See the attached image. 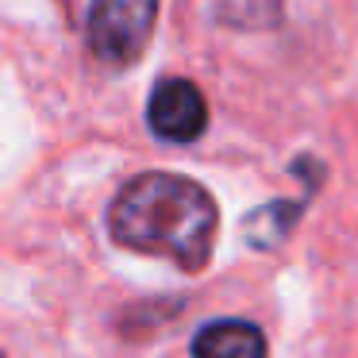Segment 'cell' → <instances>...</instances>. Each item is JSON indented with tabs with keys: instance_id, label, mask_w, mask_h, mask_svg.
Returning <instances> with one entry per match:
<instances>
[{
	"instance_id": "cell-2",
	"label": "cell",
	"mask_w": 358,
	"mask_h": 358,
	"mask_svg": "<svg viewBox=\"0 0 358 358\" xmlns=\"http://www.w3.org/2000/svg\"><path fill=\"white\" fill-rule=\"evenodd\" d=\"M158 0H93L89 8V50L108 66L135 62L155 31Z\"/></svg>"
},
{
	"instance_id": "cell-3",
	"label": "cell",
	"mask_w": 358,
	"mask_h": 358,
	"mask_svg": "<svg viewBox=\"0 0 358 358\" xmlns=\"http://www.w3.org/2000/svg\"><path fill=\"white\" fill-rule=\"evenodd\" d=\"M147 124L166 143H193L208 127V104L201 89L185 78H166L147 101Z\"/></svg>"
},
{
	"instance_id": "cell-1",
	"label": "cell",
	"mask_w": 358,
	"mask_h": 358,
	"mask_svg": "<svg viewBox=\"0 0 358 358\" xmlns=\"http://www.w3.org/2000/svg\"><path fill=\"white\" fill-rule=\"evenodd\" d=\"M216 201L181 173L150 170L131 178L108 208V231L120 247L170 258L178 270H204L216 247Z\"/></svg>"
},
{
	"instance_id": "cell-4",
	"label": "cell",
	"mask_w": 358,
	"mask_h": 358,
	"mask_svg": "<svg viewBox=\"0 0 358 358\" xmlns=\"http://www.w3.org/2000/svg\"><path fill=\"white\" fill-rule=\"evenodd\" d=\"M193 358H266V335L247 320H216L196 331Z\"/></svg>"
},
{
	"instance_id": "cell-5",
	"label": "cell",
	"mask_w": 358,
	"mask_h": 358,
	"mask_svg": "<svg viewBox=\"0 0 358 358\" xmlns=\"http://www.w3.org/2000/svg\"><path fill=\"white\" fill-rule=\"evenodd\" d=\"M304 204L301 201H273L266 208H258L255 216L247 220V239L255 247H278L281 239L289 235V227L296 224Z\"/></svg>"
}]
</instances>
